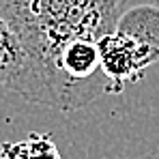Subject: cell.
I'll return each mask as SVG.
<instances>
[{"label":"cell","instance_id":"obj_1","mask_svg":"<svg viewBox=\"0 0 159 159\" xmlns=\"http://www.w3.org/2000/svg\"><path fill=\"white\" fill-rule=\"evenodd\" d=\"M151 0H4L9 20L28 56L20 97L52 106V73L58 54L75 41L99 43L135 4Z\"/></svg>","mask_w":159,"mask_h":159},{"label":"cell","instance_id":"obj_2","mask_svg":"<svg viewBox=\"0 0 159 159\" xmlns=\"http://www.w3.org/2000/svg\"><path fill=\"white\" fill-rule=\"evenodd\" d=\"M101 71L110 84V93H120L127 84H135L142 78L144 67L133 43L120 32H110L99 43Z\"/></svg>","mask_w":159,"mask_h":159},{"label":"cell","instance_id":"obj_3","mask_svg":"<svg viewBox=\"0 0 159 159\" xmlns=\"http://www.w3.org/2000/svg\"><path fill=\"white\" fill-rule=\"evenodd\" d=\"M133 43L142 60V67L148 69L159 62V7L153 2H142L131 7L114 28Z\"/></svg>","mask_w":159,"mask_h":159},{"label":"cell","instance_id":"obj_4","mask_svg":"<svg viewBox=\"0 0 159 159\" xmlns=\"http://www.w3.org/2000/svg\"><path fill=\"white\" fill-rule=\"evenodd\" d=\"M28 75V56L20 34L9 20L4 0H0V88L22 93Z\"/></svg>","mask_w":159,"mask_h":159},{"label":"cell","instance_id":"obj_5","mask_svg":"<svg viewBox=\"0 0 159 159\" xmlns=\"http://www.w3.org/2000/svg\"><path fill=\"white\" fill-rule=\"evenodd\" d=\"M0 159H62L50 133H28L17 142H2Z\"/></svg>","mask_w":159,"mask_h":159}]
</instances>
